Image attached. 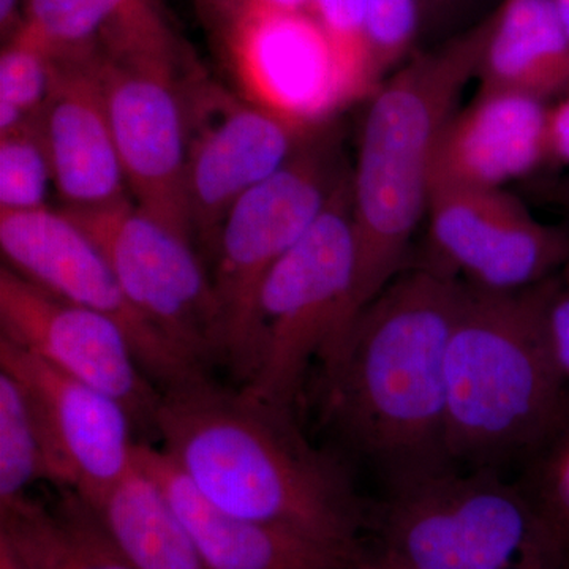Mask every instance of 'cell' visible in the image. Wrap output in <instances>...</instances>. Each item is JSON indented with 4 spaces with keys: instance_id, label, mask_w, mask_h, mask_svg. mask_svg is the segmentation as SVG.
<instances>
[{
    "instance_id": "6da1fadb",
    "label": "cell",
    "mask_w": 569,
    "mask_h": 569,
    "mask_svg": "<svg viewBox=\"0 0 569 569\" xmlns=\"http://www.w3.org/2000/svg\"><path fill=\"white\" fill-rule=\"evenodd\" d=\"M156 430L160 449L216 507L358 546L362 515L346 470L306 440L290 411L206 377L162 392Z\"/></svg>"
},
{
    "instance_id": "7a4b0ae2",
    "label": "cell",
    "mask_w": 569,
    "mask_h": 569,
    "mask_svg": "<svg viewBox=\"0 0 569 569\" xmlns=\"http://www.w3.org/2000/svg\"><path fill=\"white\" fill-rule=\"evenodd\" d=\"M467 291L432 264L402 271L323 361L332 417L399 479L448 459V347Z\"/></svg>"
},
{
    "instance_id": "3957f363",
    "label": "cell",
    "mask_w": 569,
    "mask_h": 569,
    "mask_svg": "<svg viewBox=\"0 0 569 569\" xmlns=\"http://www.w3.org/2000/svg\"><path fill=\"white\" fill-rule=\"evenodd\" d=\"M490 26L492 13L443 47L411 56L369 99L350 176L356 263L343 336L403 271L429 211L438 141L478 77Z\"/></svg>"
},
{
    "instance_id": "277c9868",
    "label": "cell",
    "mask_w": 569,
    "mask_h": 569,
    "mask_svg": "<svg viewBox=\"0 0 569 569\" xmlns=\"http://www.w3.org/2000/svg\"><path fill=\"white\" fill-rule=\"evenodd\" d=\"M563 276L515 291L468 287L448 347V459L531 455L567 417L548 337L550 298Z\"/></svg>"
},
{
    "instance_id": "5b68a950",
    "label": "cell",
    "mask_w": 569,
    "mask_h": 569,
    "mask_svg": "<svg viewBox=\"0 0 569 569\" xmlns=\"http://www.w3.org/2000/svg\"><path fill=\"white\" fill-rule=\"evenodd\" d=\"M133 203L193 238L187 157L189 89L181 48L149 0H132L91 47Z\"/></svg>"
},
{
    "instance_id": "8992f818",
    "label": "cell",
    "mask_w": 569,
    "mask_h": 569,
    "mask_svg": "<svg viewBox=\"0 0 569 569\" xmlns=\"http://www.w3.org/2000/svg\"><path fill=\"white\" fill-rule=\"evenodd\" d=\"M381 559L402 569H563L522 485L447 467L397 481Z\"/></svg>"
},
{
    "instance_id": "52a82bcc",
    "label": "cell",
    "mask_w": 569,
    "mask_h": 569,
    "mask_svg": "<svg viewBox=\"0 0 569 569\" xmlns=\"http://www.w3.org/2000/svg\"><path fill=\"white\" fill-rule=\"evenodd\" d=\"M355 263L348 176L266 277L257 306L260 355L242 391L293 413L310 361L323 362L346 332Z\"/></svg>"
},
{
    "instance_id": "ba28073f",
    "label": "cell",
    "mask_w": 569,
    "mask_h": 569,
    "mask_svg": "<svg viewBox=\"0 0 569 569\" xmlns=\"http://www.w3.org/2000/svg\"><path fill=\"white\" fill-rule=\"evenodd\" d=\"M325 132L236 201L217 236L212 284L220 310V361L244 381L260 355L258 296L266 277L316 223L339 183Z\"/></svg>"
},
{
    "instance_id": "9c48e42d",
    "label": "cell",
    "mask_w": 569,
    "mask_h": 569,
    "mask_svg": "<svg viewBox=\"0 0 569 569\" xmlns=\"http://www.w3.org/2000/svg\"><path fill=\"white\" fill-rule=\"evenodd\" d=\"M62 211L102 250L141 317L186 361L208 373L209 365L220 361V310L192 239L130 198Z\"/></svg>"
},
{
    "instance_id": "30bf717a",
    "label": "cell",
    "mask_w": 569,
    "mask_h": 569,
    "mask_svg": "<svg viewBox=\"0 0 569 569\" xmlns=\"http://www.w3.org/2000/svg\"><path fill=\"white\" fill-rule=\"evenodd\" d=\"M224 58L242 99L288 121L325 129L355 103L312 10L219 0Z\"/></svg>"
},
{
    "instance_id": "8fae6325",
    "label": "cell",
    "mask_w": 569,
    "mask_h": 569,
    "mask_svg": "<svg viewBox=\"0 0 569 569\" xmlns=\"http://www.w3.org/2000/svg\"><path fill=\"white\" fill-rule=\"evenodd\" d=\"M0 369L28 399L44 479L97 507L137 466L132 417L118 400L0 337Z\"/></svg>"
},
{
    "instance_id": "7c38bea8",
    "label": "cell",
    "mask_w": 569,
    "mask_h": 569,
    "mask_svg": "<svg viewBox=\"0 0 569 569\" xmlns=\"http://www.w3.org/2000/svg\"><path fill=\"white\" fill-rule=\"evenodd\" d=\"M0 247L18 274L121 326L142 370L163 391L208 377L141 317L102 250L62 209L0 212Z\"/></svg>"
},
{
    "instance_id": "4fadbf2b",
    "label": "cell",
    "mask_w": 569,
    "mask_h": 569,
    "mask_svg": "<svg viewBox=\"0 0 569 569\" xmlns=\"http://www.w3.org/2000/svg\"><path fill=\"white\" fill-rule=\"evenodd\" d=\"M325 129H309L217 86L189 89L187 193L193 236L213 250L236 201L274 176Z\"/></svg>"
},
{
    "instance_id": "5bb4252c",
    "label": "cell",
    "mask_w": 569,
    "mask_h": 569,
    "mask_svg": "<svg viewBox=\"0 0 569 569\" xmlns=\"http://www.w3.org/2000/svg\"><path fill=\"white\" fill-rule=\"evenodd\" d=\"M427 220L429 264L478 290H522L569 264L568 228L539 222L505 189L433 190Z\"/></svg>"
},
{
    "instance_id": "9a60e30c",
    "label": "cell",
    "mask_w": 569,
    "mask_h": 569,
    "mask_svg": "<svg viewBox=\"0 0 569 569\" xmlns=\"http://www.w3.org/2000/svg\"><path fill=\"white\" fill-rule=\"evenodd\" d=\"M2 337L121 402L132 421L156 429L162 392L142 370L121 326L59 298L2 266Z\"/></svg>"
},
{
    "instance_id": "2e32d148",
    "label": "cell",
    "mask_w": 569,
    "mask_h": 569,
    "mask_svg": "<svg viewBox=\"0 0 569 569\" xmlns=\"http://www.w3.org/2000/svg\"><path fill=\"white\" fill-rule=\"evenodd\" d=\"M37 121L63 208H100L129 200L91 47L52 54L50 92Z\"/></svg>"
},
{
    "instance_id": "e0dca14e",
    "label": "cell",
    "mask_w": 569,
    "mask_h": 569,
    "mask_svg": "<svg viewBox=\"0 0 569 569\" xmlns=\"http://www.w3.org/2000/svg\"><path fill=\"white\" fill-rule=\"evenodd\" d=\"M153 479L209 569H358V546L230 515L209 501L162 451L138 445Z\"/></svg>"
},
{
    "instance_id": "ac0fdd59",
    "label": "cell",
    "mask_w": 569,
    "mask_h": 569,
    "mask_svg": "<svg viewBox=\"0 0 569 569\" xmlns=\"http://www.w3.org/2000/svg\"><path fill=\"white\" fill-rule=\"evenodd\" d=\"M550 107L526 93L479 88L449 119L433 160L432 192L503 189L550 162Z\"/></svg>"
},
{
    "instance_id": "d6986e66",
    "label": "cell",
    "mask_w": 569,
    "mask_h": 569,
    "mask_svg": "<svg viewBox=\"0 0 569 569\" xmlns=\"http://www.w3.org/2000/svg\"><path fill=\"white\" fill-rule=\"evenodd\" d=\"M479 88L548 102L569 93V32L552 0H503L478 70Z\"/></svg>"
},
{
    "instance_id": "ffe728a7",
    "label": "cell",
    "mask_w": 569,
    "mask_h": 569,
    "mask_svg": "<svg viewBox=\"0 0 569 569\" xmlns=\"http://www.w3.org/2000/svg\"><path fill=\"white\" fill-rule=\"evenodd\" d=\"M0 539L31 569H137L99 511L70 490L54 507L29 496L0 507Z\"/></svg>"
},
{
    "instance_id": "44dd1931",
    "label": "cell",
    "mask_w": 569,
    "mask_h": 569,
    "mask_svg": "<svg viewBox=\"0 0 569 569\" xmlns=\"http://www.w3.org/2000/svg\"><path fill=\"white\" fill-rule=\"evenodd\" d=\"M96 509L137 569H209L162 490L138 463Z\"/></svg>"
},
{
    "instance_id": "7402d4cb",
    "label": "cell",
    "mask_w": 569,
    "mask_h": 569,
    "mask_svg": "<svg viewBox=\"0 0 569 569\" xmlns=\"http://www.w3.org/2000/svg\"><path fill=\"white\" fill-rule=\"evenodd\" d=\"M44 479L39 432L17 378L0 369V507L28 497Z\"/></svg>"
},
{
    "instance_id": "603a6c76",
    "label": "cell",
    "mask_w": 569,
    "mask_h": 569,
    "mask_svg": "<svg viewBox=\"0 0 569 569\" xmlns=\"http://www.w3.org/2000/svg\"><path fill=\"white\" fill-rule=\"evenodd\" d=\"M132 0H24L20 33L51 54L92 47Z\"/></svg>"
},
{
    "instance_id": "cb8c5ba5",
    "label": "cell",
    "mask_w": 569,
    "mask_h": 569,
    "mask_svg": "<svg viewBox=\"0 0 569 569\" xmlns=\"http://www.w3.org/2000/svg\"><path fill=\"white\" fill-rule=\"evenodd\" d=\"M312 13L331 41L355 103L369 100L385 80L370 43L367 0H313Z\"/></svg>"
},
{
    "instance_id": "d4e9b609",
    "label": "cell",
    "mask_w": 569,
    "mask_h": 569,
    "mask_svg": "<svg viewBox=\"0 0 569 569\" xmlns=\"http://www.w3.org/2000/svg\"><path fill=\"white\" fill-rule=\"evenodd\" d=\"M37 118L0 134V212L48 208L54 178Z\"/></svg>"
},
{
    "instance_id": "484cf974",
    "label": "cell",
    "mask_w": 569,
    "mask_h": 569,
    "mask_svg": "<svg viewBox=\"0 0 569 569\" xmlns=\"http://www.w3.org/2000/svg\"><path fill=\"white\" fill-rule=\"evenodd\" d=\"M52 54L14 33L0 56V134L40 114L50 92Z\"/></svg>"
},
{
    "instance_id": "4316f807",
    "label": "cell",
    "mask_w": 569,
    "mask_h": 569,
    "mask_svg": "<svg viewBox=\"0 0 569 569\" xmlns=\"http://www.w3.org/2000/svg\"><path fill=\"white\" fill-rule=\"evenodd\" d=\"M531 455L533 467L522 486L569 569V413Z\"/></svg>"
},
{
    "instance_id": "83f0119b",
    "label": "cell",
    "mask_w": 569,
    "mask_h": 569,
    "mask_svg": "<svg viewBox=\"0 0 569 569\" xmlns=\"http://www.w3.org/2000/svg\"><path fill=\"white\" fill-rule=\"evenodd\" d=\"M373 58L381 77L402 66L419 29L421 0H367Z\"/></svg>"
},
{
    "instance_id": "f1b7e54d",
    "label": "cell",
    "mask_w": 569,
    "mask_h": 569,
    "mask_svg": "<svg viewBox=\"0 0 569 569\" xmlns=\"http://www.w3.org/2000/svg\"><path fill=\"white\" fill-rule=\"evenodd\" d=\"M561 277L548 307V337L553 361L567 392L569 413V279Z\"/></svg>"
},
{
    "instance_id": "f546056e",
    "label": "cell",
    "mask_w": 569,
    "mask_h": 569,
    "mask_svg": "<svg viewBox=\"0 0 569 569\" xmlns=\"http://www.w3.org/2000/svg\"><path fill=\"white\" fill-rule=\"evenodd\" d=\"M550 162L569 164V93L549 112Z\"/></svg>"
},
{
    "instance_id": "4dcf8cb0",
    "label": "cell",
    "mask_w": 569,
    "mask_h": 569,
    "mask_svg": "<svg viewBox=\"0 0 569 569\" xmlns=\"http://www.w3.org/2000/svg\"><path fill=\"white\" fill-rule=\"evenodd\" d=\"M21 0H0V29L3 36H14L22 26L20 17Z\"/></svg>"
},
{
    "instance_id": "1f68e13d",
    "label": "cell",
    "mask_w": 569,
    "mask_h": 569,
    "mask_svg": "<svg viewBox=\"0 0 569 569\" xmlns=\"http://www.w3.org/2000/svg\"><path fill=\"white\" fill-rule=\"evenodd\" d=\"M227 2L280 10H312L313 6V0H227Z\"/></svg>"
},
{
    "instance_id": "d6a6232c",
    "label": "cell",
    "mask_w": 569,
    "mask_h": 569,
    "mask_svg": "<svg viewBox=\"0 0 569 569\" xmlns=\"http://www.w3.org/2000/svg\"><path fill=\"white\" fill-rule=\"evenodd\" d=\"M0 569H31L0 539Z\"/></svg>"
},
{
    "instance_id": "836d02e7",
    "label": "cell",
    "mask_w": 569,
    "mask_h": 569,
    "mask_svg": "<svg viewBox=\"0 0 569 569\" xmlns=\"http://www.w3.org/2000/svg\"><path fill=\"white\" fill-rule=\"evenodd\" d=\"M556 6L557 13H559L561 22L569 32V0H552Z\"/></svg>"
},
{
    "instance_id": "e575fe53",
    "label": "cell",
    "mask_w": 569,
    "mask_h": 569,
    "mask_svg": "<svg viewBox=\"0 0 569 569\" xmlns=\"http://www.w3.org/2000/svg\"><path fill=\"white\" fill-rule=\"evenodd\" d=\"M557 201H559L560 204H563L565 208L569 211V178L567 181L561 182L559 187H557Z\"/></svg>"
},
{
    "instance_id": "d590c367",
    "label": "cell",
    "mask_w": 569,
    "mask_h": 569,
    "mask_svg": "<svg viewBox=\"0 0 569 569\" xmlns=\"http://www.w3.org/2000/svg\"><path fill=\"white\" fill-rule=\"evenodd\" d=\"M358 569H402L397 568L395 565L389 563V561L380 559L376 561V563H366V561H362L361 565H359Z\"/></svg>"
},
{
    "instance_id": "8d00e7d4",
    "label": "cell",
    "mask_w": 569,
    "mask_h": 569,
    "mask_svg": "<svg viewBox=\"0 0 569 569\" xmlns=\"http://www.w3.org/2000/svg\"><path fill=\"white\" fill-rule=\"evenodd\" d=\"M422 6H433V7H440V6H447V3L452 2V0H421Z\"/></svg>"
}]
</instances>
